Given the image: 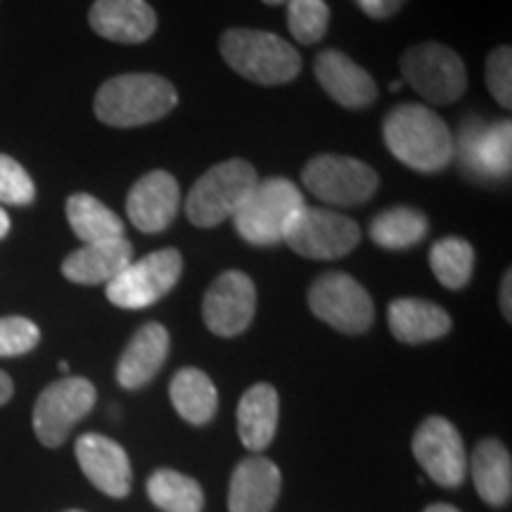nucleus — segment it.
I'll return each instance as SVG.
<instances>
[{
	"label": "nucleus",
	"instance_id": "20e7f679",
	"mask_svg": "<svg viewBox=\"0 0 512 512\" xmlns=\"http://www.w3.org/2000/svg\"><path fill=\"white\" fill-rule=\"evenodd\" d=\"M221 55L240 76L261 86H280L302 72L297 50L271 31L228 29L221 36Z\"/></svg>",
	"mask_w": 512,
	"mask_h": 512
},
{
	"label": "nucleus",
	"instance_id": "2f4dec72",
	"mask_svg": "<svg viewBox=\"0 0 512 512\" xmlns=\"http://www.w3.org/2000/svg\"><path fill=\"white\" fill-rule=\"evenodd\" d=\"M36 197V185L22 164L10 155H0V202L24 207Z\"/></svg>",
	"mask_w": 512,
	"mask_h": 512
},
{
	"label": "nucleus",
	"instance_id": "6ab92c4d",
	"mask_svg": "<svg viewBox=\"0 0 512 512\" xmlns=\"http://www.w3.org/2000/svg\"><path fill=\"white\" fill-rule=\"evenodd\" d=\"M280 494V470L273 460L249 456L230 477V512H271Z\"/></svg>",
	"mask_w": 512,
	"mask_h": 512
},
{
	"label": "nucleus",
	"instance_id": "b1692460",
	"mask_svg": "<svg viewBox=\"0 0 512 512\" xmlns=\"http://www.w3.org/2000/svg\"><path fill=\"white\" fill-rule=\"evenodd\" d=\"M472 479L477 494L494 508H501L512 496V460L508 448L498 439L479 441L472 453Z\"/></svg>",
	"mask_w": 512,
	"mask_h": 512
},
{
	"label": "nucleus",
	"instance_id": "9d476101",
	"mask_svg": "<svg viewBox=\"0 0 512 512\" xmlns=\"http://www.w3.org/2000/svg\"><path fill=\"white\" fill-rule=\"evenodd\" d=\"M309 306L330 328L361 335L373 325L375 306L370 294L347 273H323L309 290Z\"/></svg>",
	"mask_w": 512,
	"mask_h": 512
},
{
	"label": "nucleus",
	"instance_id": "bb28decb",
	"mask_svg": "<svg viewBox=\"0 0 512 512\" xmlns=\"http://www.w3.org/2000/svg\"><path fill=\"white\" fill-rule=\"evenodd\" d=\"M430 230V221L413 207H392L370 221V240L384 249H406L418 245Z\"/></svg>",
	"mask_w": 512,
	"mask_h": 512
},
{
	"label": "nucleus",
	"instance_id": "ea45409f",
	"mask_svg": "<svg viewBox=\"0 0 512 512\" xmlns=\"http://www.w3.org/2000/svg\"><path fill=\"white\" fill-rule=\"evenodd\" d=\"M60 370H62V373H69V363H60Z\"/></svg>",
	"mask_w": 512,
	"mask_h": 512
},
{
	"label": "nucleus",
	"instance_id": "c9c22d12",
	"mask_svg": "<svg viewBox=\"0 0 512 512\" xmlns=\"http://www.w3.org/2000/svg\"><path fill=\"white\" fill-rule=\"evenodd\" d=\"M12 394H15V384L5 370H0V406H5L12 399Z\"/></svg>",
	"mask_w": 512,
	"mask_h": 512
},
{
	"label": "nucleus",
	"instance_id": "412c9836",
	"mask_svg": "<svg viewBox=\"0 0 512 512\" xmlns=\"http://www.w3.org/2000/svg\"><path fill=\"white\" fill-rule=\"evenodd\" d=\"M169 356V332L162 323H147L133 335L117 363V380L124 389H140L162 370Z\"/></svg>",
	"mask_w": 512,
	"mask_h": 512
},
{
	"label": "nucleus",
	"instance_id": "f3484780",
	"mask_svg": "<svg viewBox=\"0 0 512 512\" xmlns=\"http://www.w3.org/2000/svg\"><path fill=\"white\" fill-rule=\"evenodd\" d=\"M88 22L98 36L126 46L147 41L157 29V15L147 0H95Z\"/></svg>",
	"mask_w": 512,
	"mask_h": 512
},
{
	"label": "nucleus",
	"instance_id": "1a4fd4ad",
	"mask_svg": "<svg viewBox=\"0 0 512 512\" xmlns=\"http://www.w3.org/2000/svg\"><path fill=\"white\" fill-rule=\"evenodd\" d=\"M302 181L313 197L335 207H358L377 192L380 178L366 162L342 155L313 157L304 166Z\"/></svg>",
	"mask_w": 512,
	"mask_h": 512
},
{
	"label": "nucleus",
	"instance_id": "a19ab883",
	"mask_svg": "<svg viewBox=\"0 0 512 512\" xmlns=\"http://www.w3.org/2000/svg\"><path fill=\"white\" fill-rule=\"evenodd\" d=\"M67 512H83V510H67Z\"/></svg>",
	"mask_w": 512,
	"mask_h": 512
},
{
	"label": "nucleus",
	"instance_id": "a211bd4d",
	"mask_svg": "<svg viewBox=\"0 0 512 512\" xmlns=\"http://www.w3.org/2000/svg\"><path fill=\"white\" fill-rule=\"evenodd\" d=\"M316 76L320 86L332 100L339 102L349 110H361V107L373 105L377 100V86L366 69L339 50H323L316 57Z\"/></svg>",
	"mask_w": 512,
	"mask_h": 512
},
{
	"label": "nucleus",
	"instance_id": "2eb2a0df",
	"mask_svg": "<svg viewBox=\"0 0 512 512\" xmlns=\"http://www.w3.org/2000/svg\"><path fill=\"white\" fill-rule=\"evenodd\" d=\"M76 460L83 475L95 489L112 498H126L131 494L133 472L126 451L117 441L105 434L88 432L76 439Z\"/></svg>",
	"mask_w": 512,
	"mask_h": 512
},
{
	"label": "nucleus",
	"instance_id": "cd10ccee",
	"mask_svg": "<svg viewBox=\"0 0 512 512\" xmlns=\"http://www.w3.org/2000/svg\"><path fill=\"white\" fill-rule=\"evenodd\" d=\"M147 496L164 512H202L204 491L195 479L176 470H157L147 479Z\"/></svg>",
	"mask_w": 512,
	"mask_h": 512
},
{
	"label": "nucleus",
	"instance_id": "4468645a",
	"mask_svg": "<svg viewBox=\"0 0 512 512\" xmlns=\"http://www.w3.org/2000/svg\"><path fill=\"white\" fill-rule=\"evenodd\" d=\"M256 311V287L252 278L240 271L219 275L204 294V323L219 337H235L245 332Z\"/></svg>",
	"mask_w": 512,
	"mask_h": 512
},
{
	"label": "nucleus",
	"instance_id": "5701e85b",
	"mask_svg": "<svg viewBox=\"0 0 512 512\" xmlns=\"http://www.w3.org/2000/svg\"><path fill=\"white\" fill-rule=\"evenodd\" d=\"M280 399L271 384L261 382L242 394L238 406V434L249 451H264L278 430Z\"/></svg>",
	"mask_w": 512,
	"mask_h": 512
},
{
	"label": "nucleus",
	"instance_id": "473e14b6",
	"mask_svg": "<svg viewBox=\"0 0 512 512\" xmlns=\"http://www.w3.org/2000/svg\"><path fill=\"white\" fill-rule=\"evenodd\" d=\"M486 83L496 102L505 110L512 105V53L510 46H498L486 60Z\"/></svg>",
	"mask_w": 512,
	"mask_h": 512
},
{
	"label": "nucleus",
	"instance_id": "c85d7f7f",
	"mask_svg": "<svg viewBox=\"0 0 512 512\" xmlns=\"http://www.w3.org/2000/svg\"><path fill=\"white\" fill-rule=\"evenodd\" d=\"M430 266L441 285L448 290H460L470 283L472 268H475V249L463 238H444L434 242Z\"/></svg>",
	"mask_w": 512,
	"mask_h": 512
},
{
	"label": "nucleus",
	"instance_id": "393cba45",
	"mask_svg": "<svg viewBox=\"0 0 512 512\" xmlns=\"http://www.w3.org/2000/svg\"><path fill=\"white\" fill-rule=\"evenodd\" d=\"M171 403L176 413L190 425H207L214 418L216 406H219V394H216L214 382L207 373L197 368L178 370L169 387Z\"/></svg>",
	"mask_w": 512,
	"mask_h": 512
},
{
	"label": "nucleus",
	"instance_id": "dca6fc26",
	"mask_svg": "<svg viewBox=\"0 0 512 512\" xmlns=\"http://www.w3.org/2000/svg\"><path fill=\"white\" fill-rule=\"evenodd\" d=\"M181 190L176 178L166 171H150L128 192L126 214L143 233H162L176 219Z\"/></svg>",
	"mask_w": 512,
	"mask_h": 512
},
{
	"label": "nucleus",
	"instance_id": "6e6552de",
	"mask_svg": "<svg viewBox=\"0 0 512 512\" xmlns=\"http://www.w3.org/2000/svg\"><path fill=\"white\" fill-rule=\"evenodd\" d=\"M95 399L98 392L86 377H62L48 384L38 394L34 406V432L38 441L48 448L62 446L69 432L93 411Z\"/></svg>",
	"mask_w": 512,
	"mask_h": 512
},
{
	"label": "nucleus",
	"instance_id": "a878e982",
	"mask_svg": "<svg viewBox=\"0 0 512 512\" xmlns=\"http://www.w3.org/2000/svg\"><path fill=\"white\" fill-rule=\"evenodd\" d=\"M67 219L76 238L83 240V245L124 238V221L110 207H105L100 200L86 195V192H76V195L69 197Z\"/></svg>",
	"mask_w": 512,
	"mask_h": 512
},
{
	"label": "nucleus",
	"instance_id": "c756f323",
	"mask_svg": "<svg viewBox=\"0 0 512 512\" xmlns=\"http://www.w3.org/2000/svg\"><path fill=\"white\" fill-rule=\"evenodd\" d=\"M330 8L325 0H287V27L304 46H313L325 36Z\"/></svg>",
	"mask_w": 512,
	"mask_h": 512
},
{
	"label": "nucleus",
	"instance_id": "f257e3e1",
	"mask_svg": "<svg viewBox=\"0 0 512 512\" xmlns=\"http://www.w3.org/2000/svg\"><path fill=\"white\" fill-rule=\"evenodd\" d=\"M382 131L389 152L415 171L434 174L453 162L451 131L430 107L415 102L394 107L384 119Z\"/></svg>",
	"mask_w": 512,
	"mask_h": 512
},
{
	"label": "nucleus",
	"instance_id": "72a5a7b5",
	"mask_svg": "<svg viewBox=\"0 0 512 512\" xmlns=\"http://www.w3.org/2000/svg\"><path fill=\"white\" fill-rule=\"evenodd\" d=\"M358 8L373 19H387L403 8L406 0H356Z\"/></svg>",
	"mask_w": 512,
	"mask_h": 512
},
{
	"label": "nucleus",
	"instance_id": "58836bf2",
	"mask_svg": "<svg viewBox=\"0 0 512 512\" xmlns=\"http://www.w3.org/2000/svg\"><path fill=\"white\" fill-rule=\"evenodd\" d=\"M264 3H268V5H283V3H287V0H264Z\"/></svg>",
	"mask_w": 512,
	"mask_h": 512
},
{
	"label": "nucleus",
	"instance_id": "4be33fe9",
	"mask_svg": "<svg viewBox=\"0 0 512 512\" xmlns=\"http://www.w3.org/2000/svg\"><path fill=\"white\" fill-rule=\"evenodd\" d=\"M389 330L403 344L434 342L451 330V316L425 299L403 297L389 304Z\"/></svg>",
	"mask_w": 512,
	"mask_h": 512
},
{
	"label": "nucleus",
	"instance_id": "aec40b11",
	"mask_svg": "<svg viewBox=\"0 0 512 512\" xmlns=\"http://www.w3.org/2000/svg\"><path fill=\"white\" fill-rule=\"evenodd\" d=\"M133 261V245L126 238L91 242L62 261V275L76 285H107Z\"/></svg>",
	"mask_w": 512,
	"mask_h": 512
},
{
	"label": "nucleus",
	"instance_id": "f03ea898",
	"mask_svg": "<svg viewBox=\"0 0 512 512\" xmlns=\"http://www.w3.org/2000/svg\"><path fill=\"white\" fill-rule=\"evenodd\" d=\"M178 93L157 74H124L102 83L95 95V117L114 128L145 126L176 107Z\"/></svg>",
	"mask_w": 512,
	"mask_h": 512
},
{
	"label": "nucleus",
	"instance_id": "7c9ffc66",
	"mask_svg": "<svg viewBox=\"0 0 512 512\" xmlns=\"http://www.w3.org/2000/svg\"><path fill=\"white\" fill-rule=\"evenodd\" d=\"M41 342V330L24 316L0 318V358H15L34 351Z\"/></svg>",
	"mask_w": 512,
	"mask_h": 512
},
{
	"label": "nucleus",
	"instance_id": "ddd939ff",
	"mask_svg": "<svg viewBox=\"0 0 512 512\" xmlns=\"http://www.w3.org/2000/svg\"><path fill=\"white\" fill-rule=\"evenodd\" d=\"M413 453L427 477L441 486H460L467 475V456L460 432L441 415H432L413 437Z\"/></svg>",
	"mask_w": 512,
	"mask_h": 512
},
{
	"label": "nucleus",
	"instance_id": "7ed1b4c3",
	"mask_svg": "<svg viewBox=\"0 0 512 512\" xmlns=\"http://www.w3.org/2000/svg\"><path fill=\"white\" fill-rule=\"evenodd\" d=\"M306 209L302 190L287 178L259 181L242 207L235 211V230L249 245L271 247L285 242L287 233Z\"/></svg>",
	"mask_w": 512,
	"mask_h": 512
},
{
	"label": "nucleus",
	"instance_id": "39448f33",
	"mask_svg": "<svg viewBox=\"0 0 512 512\" xmlns=\"http://www.w3.org/2000/svg\"><path fill=\"white\" fill-rule=\"evenodd\" d=\"M256 183H259L256 169L245 159H228V162L211 166L207 174L192 185L188 202H185V214L190 223L200 228L219 226L233 219Z\"/></svg>",
	"mask_w": 512,
	"mask_h": 512
},
{
	"label": "nucleus",
	"instance_id": "e433bc0d",
	"mask_svg": "<svg viewBox=\"0 0 512 512\" xmlns=\"http://www.w3.org/2000/svg\"><path fill=\"white\" fill-rule=\"evenodd\" d=\"M8 233H10V216L8 211L0 207V240H3Z\"/></svg>",
	"mask_w": 512,
	"mask_h": 512
},
{
	"label": "nucleus",
	"instance_id": "f8f14e48",
	"mask_svg": "<svg viewBox=\"0 0 512 512\" xmlns=\"http://www.w3.org/2000/svg\"><path fill=\"white\" fill-rule=\"evenodd\" d=\"M285 242L306 259H342L361 242V228L337 211L306 207L294 221Z\"/></svg>",
	"mask_w": 512,
	"mask_h": 512
},
{
	"label": "nucleus",
	"instance_id": "9b49d317",
	"mask_svg": "<svg viewBox=\"0 0 512 512\" xmlns=\"http://www.w3.org/2000/svg\"><path fill=\"white\" fill-rule=\"evenodd\" d=\"M512 124L472 117L463 121L458 140H453V157L475 181H501L510 174Z\"/></svg>",
	"mask_w": 512,
	"mask_h": 512
},
{
	"label": "nucleus",
	"instance_id": "4c0bfd02",
	"mask_svg": "<svg viewBox=\"0 0 512 512\" xmlns=\"http://www.w3.org/2000/svg\"><path fill=\"white\" fill-rule=\"evenodd\" d=\"M422 512H460L458 508H453V505H446V503H434L430 508H425Z\"/></svg>",
	"mask_w": 512,
	"mask_h": 512
},
{
	"label": "nucleus",
	"instance_id": "423d86ee",
	"mask_svg": "<svg viewBox=\"0 0 512 512\" xmlns=\"http://www.w3.org/2000/svg\"><path fill=\"white\" fill-rule=\"evenodd\" d=\"M183 273V256L178 249H159L131 261L112 283L105 285L107 299L119 309H147L174 290Z\"/></svg>",
	"mask_w": 512,
	"mask_h": 512
},
{
	"label": "nucleus",
	"instance_id": "0eeeda50",
	"mask_svg": "<svg viewBox=\"0 0 512 512\" xmlns=\"http://www.w3.org/2000/svg\"><path fill=\"white\" fill-rule=\"evenodd\" d=\"M401 72L408 86L432 105L456 102L467 88L465 64L456 50L441 43H420L401 57Z\"/></svg>",
	"mask_w": 512,
	"mask_h": 512
},
{
	"label": "nucleus",
	"instance_id": "f704fd0d",
	"mask_svg": "<svg viewBox=\"0 0 512 512\" xmlns=\"http://www.w3.org/2000/svg\"><path fill=\"white\" fill-rule=\"evenodd\" d=\"M501 309L505 318L512 320V273L505 271L503 285H501Z\"/></svg>",
	"mask_w": 512,
	"mask_h": 512
}]
</instances>
